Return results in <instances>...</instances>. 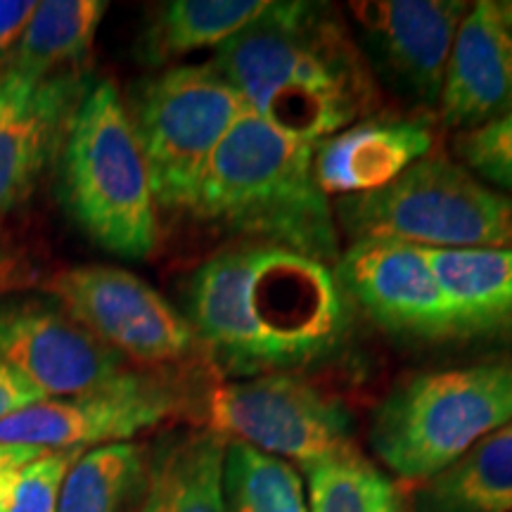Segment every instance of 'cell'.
Listing matches in <instances>:
<instances>
[{
  "label": "cell",
  "instance_id": "cell-2",
  "mask_svg": "<svg viewBox=\"0 0 512 512\" xmlns=\"http://www.w3.org/2000/svg\"><path fill=\"white\" fill-rule=\"evenodd\" d=\"M209 64L247 112L309 145L368 117L375 105L366 64L323 3L271 0Z\"/></svg>",
  "mask_w": 512,
  "mask_h": 512
},
{
  "label": "cell",
  "instance_id": "cell-11",
  "mask_svg": "<svg viewBox=\"0 0 512 512\" xmlns=\"http://www.w3.org/2000/svg\"><path fill=\"white\" fill-rule=\"evenodd\" d=\"M0 358L48 399L98 392L133 373L126 358L76 323L53 297L0 299Z\"/></svg>",
  "mask_w": 512,
  "mask_h": 512
},
{
  "label": "cell",
  "instance_id": "cell-29",
  "mask_svg": "<svg viewBox=\"0 0 512 512\" xmlns=\"http://www.w3.org/2000/svg\"><path fill=\"white\" fill-rule=\"evenodd\" d=\"M38 278L29 256L0 235V299L34 285Z\"/></svg>",
  "mask_w": 512,
  "mask_h": 512
},
{
  "label": "cell",
  "instance_id": "cell-17",
  "mask_svg": "<svg viewBox=\"0 0 512 512\" xmlns=\"http://www.w3.org/2000/svg\"><path fill=\"white\" fill-rule=\"evenodd\" d=\"M463 342L512 335V249H427Z\"/></svg>",
  "mask_w": 512,
  "mask_h": 512
},
{
  "label": "cell",
  "instance_id": "cell-13",
  "mask_svg": "<svg viewBox=\"0 0 512 512\" xmlns=\"http://www.w3.org/2000/svg\"><path fill=\"white\" fill-rule=\"evenodd\" d=\"M91 86L86 69L46 79L0 74V223L29 202L43 174L60 159Z\"/></svg>",
  "mask_w": 512,
  "mask_h": 512
},
{
  "label": "cell",
  "instance_id": "cell-26",
  "mask_svg": "<svg viewBox=\"0 0 512 512\" xmlns=\"http://www.w3.org/2000/svg\"><path fill=\"white\" fill-rule=\"evenodd\" d=\"M453 150L465 169L512 192V112L491 124L458 133Z\"/></svg>",
  "mask_w": 512,
  "mask_h": 512
},
{
  "label": "cell",
  "instance_id": "cell-22",
  "mask_svg": "<svg viewBox=\"0 0 512 512\" xmlns=\"http://www.w3.org/2000/svg\"><path fill=\"white\" fill-rule=\"evenodd\" d=\"M147 467L145 448L133 441L88 448L64 479L57 512H126L143 498Z\"/></svg>",
  "mask_w": 512,
  "mask_h": 512
},
{
  "label": "cell",
  "instance_id": "cell-28",
  "mask_svg": "<svg viewBox=\"0 0 512 512\" xmlns=\"http://www.w3.org/2000/svg\"><path fill=\"white\" fill-rule=\"evenodd\" d=\"M46 399L48 396L41 389L0 358V422Z\"/></svg>",
  "mask_w": 512,
  "mask_h": 512
},
{
  "label": "cell",
  "instance_id": "cell-8",
  "mask_svg": "<svg viewBox=\"0 0 512 512\" xmlns=\"http://www.w3.org/2000/svg\"><path fill=\"white\" fill-rule=\"evenodd\" d=\"M207 430L285 463L311 465L354 446V415L304 375H261L211 387Z\"/></svg>",
  "mask_w": 512,
  "mask_h": 512
},
{
  "label": "cell",
  "instance_id": "cell-1",
  "mask_svg": "<svg viewBox=\"0 0 512 512\" xmlns=\"http://www.w3.org/2000/svg\"><path fill=\"white\" fill-rule=\"evenodd\" d=\"M356 309L335 266L268 242L221 249L190 275L185 318L230 380L304 375L347 354Z\"/></svg>",
  "mask_w": 512,
  "mask_h": 512
},
{
  "label": "cell",
  "instance_id": "cell-19",
  "mask_svg": "<svg viewBox=\"0 0 512 512\" xmlns=\"http://www.w3.org/2000/svg\"><path fill=\"white\" fill-rule=\"evenodd\" d=\"M411 512H512V420L422 482Z\"/></svg>",
  "mask_w": 512,
  "mask_h": 512
},
{
  "label": "cell",
  "instance_id": "cell-6",
  "mask_svg": "<svg viewBox=\"0 0 512 512\" xmlns=\"http://www.w3.org/2000/svg\"><path fill=\"white\" fill-rule=\"evenodd\" d=\"M339 233L422 249H512V195L448 157L430 155L387 188L339 197Z\"/></svg>",
  "mask_w": 512,
  "mask_h": 512
},
{
  "label": "cell",
  "instance_id": "cell-20",
  "mask_svg": "<svg viewBox=\"0 0 512 512\" xmlns=\"http://www.w3.org/2000/svg\"><path fill=\"white\" fill-rule=\"evenodd\" d=\"M105 12V0H41L3 72L34 79L79 72Z\"/></svg>",
  "mask_w": 512,
  "mask_h": 512
},
{
  "label": "cell",
  "instance_id": "cell-24",
  "mask_svg": "<svg viewBox=\"0 0 512 512\" xmlns=\"http://www.w3.org/2000/svg\"><path fill=\"white\" fill-rule=\"evenodd\" d=\"M223 482L228 512H309L299 472L240 441H228Z\"/></svg>",
  "mask_w": 512,
  "mask_h": 512
},
{
  "label": "cell",
  "instance_id": "cell-14",
  "mask_svg": "<svg viewBox=\"0 0 512 512\" xmlns=\"http://www.w3.org/2000/svg\"><path fill=\"white\" fill-rule=\"evenodd\" d=\"M375 60L420 105L437 107L448 55L470 10L463 0L351 3Z\"/></svg>",
  "mask_w": 512,
  "mask_h": 512
},
{
  "label": "cell",
  "instance_id": "cell-10",
  "mask_svg": "<svg viewBox=\"0 0 512 512\" xmlns=\"http://www.w3.org/2000/svg\"><path fill=\"white\" fill-rule=\"evenodd\" d=\"M335 273L354 309L387 335L408 344L463 342L427 249L392 240H358L342 249Z\"/></svg>",
  "mask_w": 512,
  "mask_h": 512
},
{
  "label": "cell",
  "instance_id": "cell-16",
  "mask_svg": "<svg viewBox=\"0 0 512 512\" xmlns=\"http://www.w3.org/2000/svg\"><path fill=\"white\" fill-rule=\"evenodd\" d=\"M439 119L472 131L512 112V31L496 0L470 5L448 55Z\"/></svg>",
  "mask_w": 512,
  "mask_h": 512
},
{
  "label": "cell",
  "instance_id": "cell-12",
  "mask_svg": "<svg viewBox=\"0 0 512 512\" xmlns=\"http://www.w3.org/2000/svg\"><path fill=\"white\" fill-rule=\"evenodd\" d=\"M178 411L176 392L145 373H128L112 387L67 399H46L0 422V441L69 451L131 441Z\"/></svg>",
  "mask_w": 512,
  "mask_h": 512
},
{
  "label": "cell",
  "instance_id": "cell-9",
  "mask_svg": "<svg viewBox=\"0 0 512 512\" xmlns=\"http://www.w3.org/2000/svg\"><path fill=\"white\" fill-rule=\"evenodd\" d=\"M50 297L105 347L140 366H176L204 356L190 320L143 278L117 266L64 268Z\"/></svg>",
  "mask_w": 512,
  "mask_h": 512
},
{
  "label": "cell",
  "instance_id": "cell-18",
  "mask_svg": "<svg viewBox=\"0 0 512 512\" xmlns=\"http://www.w3.org/2000/svg\"><path fill=\"white\" fill-rule=\"evenodd\" d=\"M226 448L211 430L166 439L147 467L140 512H228Z\"/></svg>",
  "mask_w": 512,
  "mask_h": 512
},
{
  "label": "cell",
  "instance_id": "cell-7",
  "mask_svg": "<svg viewBox=\"0 0 512 512\" xmlns=\"http://www.w3.org/2000/svg\"><path fill=\"white\" fill-rule=\"evenodd\" d=\"M124 105L157 207L190 211L211 155L247 112L245 102L211 64H188L138 81Z\"/></svg>",
  "mask_w": 512,
  "mask_h": 512
},
{
  "label": "cell",
  "instance_id": "cell-25",
  "mask_svg": "<svg viewBox=\"0 0 512 512\" xmlns=\"http://www.w3.org/2000/svg\"><path fill=\"white\" fill-rule=\"evenodd\" d=\"M81 448L46 451L0 482V512H57L62 484Z\"/></svg>",
  "mask_w": 512,
  "mask_h": 512
},
{
  "label": "cell",
  "instance_id": "cell-4",
  "mask_svg": "<svg viewBox=\"0 0 512 512\" xmlns=\"http://www.w3.org/2000/svg\"><path fill=\"white\" fill-rule=\"evenodd\" d=\"M60 200L83 233L124 259L157 249V202L112 81H93L60 152Z\"/></svg>",
  "mask_w": 512,
  "mask_h": 512
},
{
  "label": "cell",
  "instance_id": "cell-5",
  "mask_svg": "<svg viewBox=\"0 0 512 512\" xmlns=\"http://www.w3.org/2000/svg\"><path fill=\"white\" fill-rule=\"evenodd\" d=\"M512 420V358L418 373L377 403L375 458L403 482L422 484Z\"/></svg>",
  "mask_w": 512,
  "mask_h": 512
},
{
  "label": "cell",
  "instance_id": "cell-3",
  "mask_svg": "<svg viewBox=\"0 0 512 512\" xmlns=\"http://www.w3.org/2000/svg\"><path fill=\"white\" fill-rule=\"evenodd\" d=\"M313 150L245 112L211 155L190 214L247 242L337 266L342 242L332 202L313 176Z\"/></svg>",
  "mask_w": 512,
  "mask_h": 512
},
{
  "label": "cell",
  "instance_id": "cell-27",
  "mask_svg": "<svg viewBox=\"0 0 512 512\" xmlns=\"http://www.w3.org/2000/svg\"><path fill=\"white\" fill-rule=\"evenodd\" d=\"M36 8V0H0V72L8 67Z\"/></svg>",
  "mask_w": 512,
  "mask_h": 512
},
{
  "label": "cell",
  "instance_id": "cell-23",
  "mask_svg": "<svg viewBox=\"0 0 512 512\" xmlns=\"http://www.w3.org/2000/svg\"><path fill=\"white\" fill-rule=\"evenodd\" d=\"M309 512H411L401 489L356 446L306 465Z\"/></svg>",
  "mask_w": 512,
  "mask_h": 512
},
{
  "label": "cell",
  "instance_id": "cell-15",
  "mask_svg": "<svg viewBox=\"0 0 512 512\" xmlns=\"http://www.w3.org/2000/svg\"><path fill=\"white\" fill-rule=\"evenodd\" d=\"M434 150L427 114H368L313 150V176L325 197L366 195L387 188Z\"/></svg>",
  "mask_w": 512,
  "mask_h": 512
},
{
  "label": "cell",
  "instance_id": "cell-21",
  "mask_svg": "<svg viewBox=\"0 0 512 512\" xmlns=\"http://www.w3.org/2000/svg\"><path fill=\"white\" fill-rule=\"evenodd\" d=\"M271 0H171L159 5L140 38L147 64H166L202 48L219 50L268 8Z\"/></svg>",
  "mask_w": 512,
  "mask_h": 512
},
{
  "label": "cell",
  "instance_id": "cell-31",
  "mask_svg": "<svg viewBox=\"0 0 512 512\" xmlns=\"http://www.w3.org/2000/svg\"><path fill=\"white\" fill-rule=\"evenodd\" d=\"M498 10H501L505 24H508V29L512 31V0H505V3H498Z\"/></svg>",
  "mask_w": 512,
  "mask_h": 512
},
{
  "label": "cell",
  "instance_id": "cell-30",
  "mask_svg": "<svg viewBox=\"0 0 512 512\" xmlns=\"http://www.w3.org/2000/svg\"><path fill=\"white\" fill-rule=\"evenodd\" d=\"M41 453L46 451L36 446L5 444V441H0V482L8 475H12L15 470H22L24 465H29L31 460H36Z\"/></svg>",
  "mask_w": 512,
  "mask_h": 512
}]
</instances>
